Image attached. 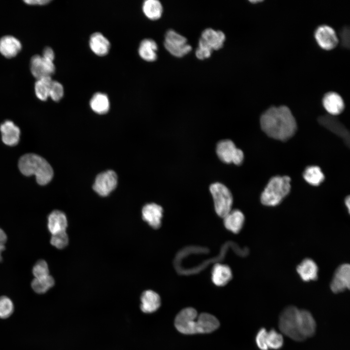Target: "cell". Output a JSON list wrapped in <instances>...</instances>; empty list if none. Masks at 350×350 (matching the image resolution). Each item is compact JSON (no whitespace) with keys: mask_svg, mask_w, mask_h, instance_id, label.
I'll return each instance as SVG.
<instances>
[{"mask_svg":"<svg viewBox=\"0 0 350 350\" xmlns=\"http://www.w3.org/2000/svg\"><path fill=\"white\" fill-rule=\"evenodd\" d=\"M52 81L51 77H44L36 80L35 84V91L38 99L46 101L49 97V91Z\"/></svg>","mask_w":350,"mask_h":350,"instance_id":"obj_31","label":"cell"},{"mask_svg":"<svg viewBox=\"0 0 350 350\" xmlns=\"http://www.w3.org/2000/svg\"><path fill=\"white\" fill-rule=\"evenodd\" d=\"M7 241V236L4 231L0 228V245H4Z\"/></svg>","mask_w":350,"mask_h":350,"instance_id":"obj_43","label":"cell"},{"mask_svg":"<svg viewBox=\"0 0 350 350\" xmlns=\"http://www.w3.org/2000/svg\"><path fill=\"white\" fill-rule=\"evenodd\" d=\"M219 322L214 316L203 313L198 315L197 318L196 333H210L216 330L219 326Z\"/></svg>","mask_w":350,"mask_h":350,"instance_id":"obj_26","label":"cell"},{"mask_svg":"<svg viewBox=\"0 0 350 350\" xmlns=\"http://www.w3.org/2000/svg\"><path fill=\"white\" fill-rule=\"evenodd\" d=\"M117 185V176L112 170H108L99 174L93 186L94 190L102 196L108 195L115 189Z\"/></svg>","mask_w":350,"mask_h":350,"instance_id":"obj_11","label":"cell"},{"mask_svg":"<svg viewBox=\"0 0 350 350\" xmlns=\"http://www.w3.org/2000/svg\"><path fill=\"white\" fill-rule=\"evenodd\" d=\"M198 314L193 308H186L176 315L175 325L180 332L185 334L196 333V324Z\"/></svg>","mask_w":350,"mask_h":350,"instance_id":"obj_8","label":"cell"},{"mask_svg":"<svg viewBox=\"0 0 350 350\" xmlns=\"http://www.w3.org/2000/svg\"><path fill=\"white\" fill-rule=\"evenodd\" d=\"M30 67L32 75L36 80L46 77H51L55 70L53 61L38 54L32 57Z\"/></svg>","mask_w":350,"mask_h":350,"instance_id":"obj_10","label":"cell"},{"mask_svg":"<svg viewBox=\"0 0 350 350\" xmlns=\"http://www.w3.org/2000/svg\"><path fill=\"white\" fill-rule=\"evenodd\" d=\"M89 104L92 110L98 114H105L109 109L108 97L106 94L102 92L95 93L91 98Z\"/></svg>","mask_w":350,"mask_h":350,"instance_id":"obj_29","label":"cell"},{"mask_svg":"<svg viewBox=\"0 0 350 350\" xmlns=\"http://www.w3.org/2000/svg\"><path fill=\"white\" fill-rule=\"evenodd\" d=\"M51 244L58 249L65 247L69 242L68 236L66 231L52 234Z\"/></svg>","mask_w":350,"mask_h":350,"instance_id":"obj_35","label":"cell"},{"mask_svg":"<svg viewBox=\"0 0 350 350\" xmlns=\"http://www.w3.org/2000/svg\"><path fill=\"white\" fill-rule=\"evenodd\" d=\"M340 39L342 45L346 48L350 46V30L349 27L345 26L340 31Z\"/></svg>","mask_w":350,"mask_h":350,"instance_id":"obj_40","label":"cell"},{"mask_svg":"<svg viewBox=\"0 0 350 350\" xmlns=\"http://www.w3.org/2000/svg\"><path fill=\"white\" fill-rule=\"evenodd\" d=\"M24 2L28 5H44L51 2L50 0H26Z\"/></svg>","mask_w":350,"mask_h":350,"instance_id":"obj_42","label":"cell"},{"mask_svg":"<svg viewBox=\"0 0 350 350\" xmlns=\"http://www.w3.org/2000/svg\"><path fill=\"white\" fill-rule=\"evenodd\" d=\"M89 46L90 50L95 54L99 56H104L109 52L110 43L101 33L95 32L89 37Z\"/></svg>","mask_w":350,"mask_h":350,"instance_id":"obj_18","label":"cell"},{"mask_svg":"<svg viewBox=\"0 0 350 350\" xmlns=\"http://www.w3.org/2000/svg\"><path fill=\"white\" fill-rule=\"evenodd\" d=\"M142 12L145 16L152 20L160 18L163 13V6L158 0H146L142 3Z\"/></svg>","mask_w":350,"mask_h":350,"instance_id":"obj_28","label":"cell"},{"mask_svg":"<svg viewBox=\"0 0 350 350\" xmlns=\"http://www.w3.org/2000/svg\"><path fill=\"white\" fill-rule=\"evenodd\" d=\"M298 328L304 338L312 336L316 330V322L311 313L306 310H299L298 314Z\"/></svg>","mask_w":350,"mask_h":350,"instance_id":"obj_15","label":"cell"},{"mask_svg":"<svg viewBox=\"0 0 350 350\" xmlns=\"http://www.w3.org/2000/svg\"><path fill=\"white\" fill-rule=\"evenodd\" d=\"M299 309L290 306L281 313L279 320V328L281 332L296 341H302L304 338L299 332L298 322Z\"/></svg>","mask_w":350,"mask_h":350,"instance_id":"obj_4","label":"cell"},{"mask_svg":"<svg viewBox=\"0 0 350 350\" xmlns=\"http://www.w3.org/2000/svg\"><path fill=\"white\" fill-rule=\"evenodd\" d=\"M267 343L269 350H280L283 345V336L275 330L271 329L267 332Z\"/></svg>","mask_w":350,"mask_h":350,"instance_id":"obj_33","label":"cell"},{"mask_svg":"<svg viewBox=\"0 0 350 350\" xmlns=\"http://www.w3.org/2000/svg\"><path fill=\"white\" fill-rule=\"evenodd\" d=\"M14 311L12 300L6 296L0 297V318L4 319L10 316Z\"/></svg>","mask_w":350,"mask_h":350,"instance_id":"obj_34","label":"cell"},{"mask_svg":"<svg viewBox=\"0 0 350 350\" xmlns=\"http://www.w3.org/2000/svg\"><path fill=\"white\" fill-rule=\"evenodd\" d=\"M330 287L334 293H339L350 289V266L349 264H341L336 269Z\"/></svg>","mask_w":350,"mask_h":350,"instance_id":"obj_12","label":"cell"},{"mask_svg":"<svg viewBox=\"0 0 350 350\" xmlns=\"http://www.w3.org/2000/svg\"><path fill=\"white\" fill-rule=\"evenodd\" d=\"M322 103L329 114L332 116L340 114L345 107L342 97L334 91L327 92L323 97Z\"/></svg>","mask_w":350,"mask_h":350,"instance_id":"obj_16","label":"cell"},{"mask_svg":"<svg viewBox=\"0 0 350 350\" xmlns=\"http://www.w3.org/2000/svg\"><path fill=\"white\" fill-rule=\"evenodd\" d=\"M210 191L213 198L215 210L219 216L223 218L231 210L232 193L225 185L219 182L211 184Z\"/></svg>","mask_w":350,"mask_h":350,"instance_id":"obj_5","label":"cell"},{"mask_svg":"<svg viewBox=\"0 0 350 350\" xmlns=\"http://www.w3.org/2000/svg\"><path fill=\"white\" fill-rule=\"evenodd\" d=\"M318 121L321 124L343 139L345 142L349 145V132L335 116L330 114L322 116L318 118Z\"/></svg>","mask_w":350,"mask_h":350,"instance_id":"obj_13","label":"cell"},{"mask_svg":"<svg viewBox=\"0 0 350 350\" xmlns=\"http://www.w3.org/2000/svg\"><path fill=\"white\" fill-rule=\"evenodd\" d=\"M212 50L201 38L198 41V46L195 51V56L200 60H204L209 58L212 52Z\"/></svg>","mask_w":350,"mask_h":350,"instance_id":"obj_37","label":"cell"},{"mask_svg":"<svg viewBox=\"0 0 350 350\" xmlns=\"http://www.w3.org/2000/svg\"><path fill=\"white\" fill-rule=\"evenodd\" d=\"M2 140L9 146L17 145L19 140L20 129L13 122L7 120L0 126Z\"/></svg>","mask_w":350,"mask_h":350,"instance_id":"obj_19","label":"cell"},{"mask_svg":"<svg viewBox=\"0 0 350 350\" xmlns=\"http://www.w3.org/2000/svg\"><path fill=\"white\" fill-rule=\"evenodd\" d=\"M21 48L20 41L12 35H5L0 39V53L7 58L15 57Z\"/></svg>","mask_w":350,"mask_h":350,"instance_id":"obj_17","label":"cell"},{"mask_svg":"<svg viewBox=\"0 0 350 350\" xmlns=\"http://www.w3.org/2000/svg\"><path fill=\"white\" fill-rule=\"evenodd\" d=\"M223 218L226 228L234 233L241 230L245 222V216L238 210H231Z\"/></svg>","mask_w":350,"mask_h":350,"instance_id":"obj_25","label":"cell"},{"mask_svg":"<svg viewBox=\"0 0 350 350\" xmlns=\"http://www.w3.org/2000/svg\"><path fill=\"white\" fill-rule=\"evenodd\" d=\"M345 204L346 206L347 207L348 209V210L349 211V212H350V197L349 196H348L345 200Z\"/></svg>","mask_w":350,"mask_h":350,"instance_id":"obj_44","label":"cell"},{"mask_svg":"<svg viewBox=\"0 0 350 350\" xmlns=\"http://www.w3.org/2000/svg\"><path fill=\"white\" fill-rule=\"evenodd\" d=\"M54 284V280L50 275L44 277L35 278L32 281L31 286L34 291L38 294L47 292Z\"/></svg>","mask_w":350,"mask_h":350,"instance_id":"obj_32","label":"cell"},{"mask_svg":"<svg viewBox=\"0 0 350 350\" xmlns=\"http://www.w3.org/2000/svg\"><path fill=\"white\" fill-rule=\"evenodd\" d=\"M163 44L166 50L176 57H182L192 50L187 43V39L173 29L166 32Z\"/></svg>","mask_w":350,"mask_h":350,"instance_id":"obj_6","label":"cell"},{"mask_svg":"<svg viewBox=\"0 0 350 350\" xmlns=\"http://www.w3.org/2000/svg\"><path fill=\"white\" fill-rule=\"evenodd\" d=\"M315 37L318 45L326 50L335 48L339 39L334 29L327 24L318 26L315 32Z\"/></svg>","mask_w":350,"mask_h":350,"instance_id":"obj_9","label":"cell"},{"mask_svg":"<svg viewBox=\"0 0 350 350\" xmlns=\"http://www.w3.org/2000/svg\"><path fill=\"white\" fill-rule=\"evenodd\" d=\"M200 38L213 51L218 50L223 47L226 35L221 31L208 28L202 31Z\"/></svg>","mask_w":350,"mask_h":350,"instance_id":"obj_20","label":"cell"},{"mask_svg":"<svg viewBox=\"0 0 350 350\" xmlns=\"http://www.w3.org/2000/svg\"><path fill=\"white\" fill-rule=\"evenodd\" d=\"M267 330L264 328H262L256 335V343L260 350H269L267 343Z\"/></svg>","mask_w":350,"mask_h":350,"instance_id":"obj_39","label":"cell"},{"mask_svg":"<svg viewBox=\"0 0 350 350\" xmlns=\"http://www.w3.org/2000/svg\"><path fill=\"white\" fill-rule=\"evenodd\" d=\"M216 152L220 159L226 163H233L238 165L242 164L244 160L243 151L237 148L230 140L220 141L217 144Z\"/></svg>","mask_w":350,"mask_h":350,"instance_id":"obj_7","label":"cell"},{"mask_svg":"<svg viewBox=\"0 0 350 350\" xmlns=\"http://www.w3.org/2000/svg\"><path fill=\"white\" fill-rule=\"evenodd\" d=\"M158 46L156 42L151 38H145L140 43L138 48V53L143 60L152 62L158 58Z\"/></svg>","mask_w":350,"mask_h":350,"instance_id":"obj_24","label":"cell"},{"mask_svg":"<svg viewBox=\"0 0 350 350\" xmlns=\"http://www.w3.org/2000/svg\"><path fill=\"white\" fill-rule=\"evenodd\" d=\"M291 178L288 176L272 177L262 193L261 201L267 206L279 204L291 190Z\"/></svg>","mask_w":350,"mask_h":350,"instance_id":"obj_3","label":"cell"},{"mask_svg":"<svg viewBox=\"0 0 350 350\" xmlns=\"http://www.w3.org/2000/svg\"><path fill=\"white\" fill-rule=\"evenodd\" d=\"M33 274L35 278H39L49 275L47 263L43 260L38 261L33 267Z\"/></svg>","mask_w":350,"mask_h":350,"instance_id":"obj_38","label":"cell"},{"mask_svg":"<svg viewBox=\"0 0 350 350\" xmlns=\"http://www.w3.org/2000/svg\"><path fill=\"white\" fill-rule=\"evenodd\" d=\"M163 212L160 206L154 203L147 204L142 209V217L152 228L157 229L161 225Z\"/></svg>","mask_w":350,"mask_h":350,"instance_id":"obj_14","label":"cell"},{"mask_svg":"<svg viewBox=\"0 0 350 350\" xmlns=\"http://www.w3.org/2000/svg\"><path fill=\"white\" fill-rule=\"evenodd\" d=\"M18 168L25 175H35L37 183L41 185L49 183L53 175L52 168L48 162L35 154L22 156L18 161Z\"/></svg>","mask_w":350,"mask_h":350,"instance_id":"obj_2","label":"cell"},{"mask_svg":"<svg viewBox=\"0 0 350 350\" xmlns=\"http://www.w3.org/2000/svg\"><path fill=\"white\" fill-rule=\"evenodd\" d=\"M43 58L52 61H54L55 58V54L53 50L50 47H46L42 52L41 55Z\"/></svg>","mask_w":350,"mask_h":350,"instance_id":"obj_41","label":"cell"},{"mask_svg":"<svg viewBox=\"0 0 350 350\" xmlns=\"http://www.w3.org/2000/svg\"><path fill=\"white\" fill-rule=\"evenodd\" d=\"M303 176L307 182L316 186L319 185L325 178L320 168L316 166L307 167L304 171Z\"/></svg>","mask_w":350,"mask_h":350,"instance_id":"obj_30","label":"cell"},{"mask_svg":"<svg viewBox=\"0 0 350 350\" xmlns=\"http://www.w3.org/2000/svg\"><path fill=\"white\" fill-rule=\"evenodd\" d=\"M64 93L63 85L58 81L52 80L50 86L49 97L53 101L58 102L62 98Z\"/></svg>","mask_w":350,"mask_h":350,"instance_id":"obj_36","label":"cell"},{"mask_svg":"<svg viewBox=\"0 0 350 350\" xmlns=\"http://www.w3.org/2000/svg\"><path fill=\"white\" fill-rule=\"evenodd\" d=\"M297 271L304 281L315 280L317 278L318 267L311 259H306L297 266Z\"/></svg>","mask_w":350,"mask_h":350,"instance_id":"obj_27","label":"cell"},{"mask_svg":"<svg viewBox=\"0 0 350 350\" xmlns=\"http://www.w3.org/2000/svg\"><path fill=\"white\" fill-rule=\"evenodd\" d=\"M260 124L268 136L281 141L293 136L297 129L296 121L290 109L285 105L267 109L261 117Z\"/></svg>","mask_w":350,"mask_h":350,"instance_id":"obj_1","label":"cell"},{"mask_svg":"<svg viewBox=\"0 0 350 350\" xmlns=\"http://www.w3.org/2000/svg\"><path fill=\"white\" fill-rule=\"evenodd\" d=\"M5 249L4 245H0V262L2 260V257H1V252L4 249Z\"/></svg>","mask_w":350,"mask_h":350,"instance_id":"obj_45","label":"cell"},{"mask_svg":"<svg viewBox=\"0 0 350 350\" xmlns=\"http://www.w3.org/2000/svg\"><path fill=\"white\" fill-rule=\"evenodd\" d=\"M232 274L230 267L226 264H215L211 270V280L218 286L227 284L232 279Z\"/></svg>","mask_w":350,"mask_h":350,"instance_id":"obj_23","label":"cell"},{"mask_svg":"<svg viewBox=\"0 0 350 350\" xmlns=\"http://www.w3.org/2000/svg\"><path fill=\"white\" fill-rule=\"evenodd\" d=\"M140 300V309L145 313H153L160 306L161 301L159 295L151 290L145 291L142 293Z\"/></svg>","mask_w":350,"mask_h":350,"instance_id":"obj_22","label":"cell"},{"mask_svg":"<svg viewBox=\"0 0 350 350\" xmlns=\"http://www.w3.org/2000/svg\"><path fill=\"white\" fill-rule=\"evenodd\" d=\"M48 221V228L52 235L66 231L68 222L66 215L62 211L53 210L49 214Z\"/></svg>","mask_w":350,"mask_h":350,"instance_id":"obj_21","label":"cell"}]
</instances>
